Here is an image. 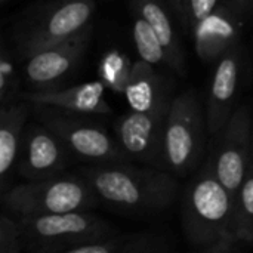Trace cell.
I'll return each instance as SVG.
<instances>
[{"mask_svg": "<svg viewBox=\"0 0 253 253\" xmlns=\"http://www.w3.org/2000/svg\"><path fill=\"white\" fill-rule=\"evenodd\" d=\"M99 203L130 213H157L169 209L178 196V179L169 170L136 166L129 160L96 162L79 172Z\"/></svg>", "mask_w": 253, "mask_h": 253, "instance_id": "obj_1", "label": "cell"}, {"mask_svg": "<svg viewBox=\"0 0 253 253\" xmlns=\"http://www.w3.org/2000/svg\"><path fill=\"white\" fill-rule=\"evenodd\" d=\"M234 215L236 199L215 175L212 162H208L182 199V227L188 243L203 252L233 251L240 242Z\"/></svg>", "mask_w": 253, "mask_h": 253, "instance_id": "obj_2", "label": "cell"}, {"mask_svg": "<svg viewBox=\"0 0 253 253\" xmlns=\"http://www.w3.org/2000/svg\"><path fill=\"white\" fill-rule=\"evenodd\" d=\"M95 0H53L24 16L15 30V50L22 61L27 56L68 40L92 25Z\"/></svg>", "mask_w": 253, "mask_h": 253, "instance_id": "obj_3", "label": "cell"}, {"mask_svg": "<svg viewBox=\"0 0 253 253\" xmlns=\"http://www.w3.org/2000/svg\"><path fill=\"white\" fill-rule=\"evenodd\" d=\"M1 203L15 216H36L87 211L99 200L82 175L61 173L15 187L3 194Z\"/></svg>", "mask_w": 253, "mask_h": 253, "instance_id": "obj_4", "label": "cell"}, {"mask_svg": "<svg viewBox=\"0 0 253 253\" xmlns=\"http://www.w3.org/2000/svg\"><path fill=\"white\" fill-rule=\"evenodd\" d=\"M206 130V113L196 92L173 96L163 130V168L175 176H187L202 157Z\"/></svg>", "mask_w": 253, "mask_h": 253, "instance_id": "obj_5", "label": "cell"}, {"mask_svg": "<svg viewBox=\"0 0 253 253\" xmlns=\"http://www.w3.org/2000/svg\"><path fill=\"white\" fill-rule=\"evenodd\" d=\"M18 219L24 248L33 253H65L74 246L117 233L111 222L86 211L18 216Z\"/></svg>", "mask_w": 253, "mask_h": 253, "instance_id": "obj_6", "label": "cell"}, {"mask_svg": "<svg viewBox=\"0 0 253 253\" xmlns=\"http://www.w3.org/2000/svg\"><path fill=\"white\" fill-rule=\"evenodd\" d=\"M39 120L67 147L71 156L89 162L127 160L122 147L108 132L84 114L67 113L47 107H36Z\"/></svg>", "mask_w": 253, "mask_h": 253, "instance_id": "obj_7", "label": "cell"}, {"mask_svg": "<svg viewBox=\"0 0 253 253\" xmlns=\"http://www.w3.org/2000/svg\"><path fill=\"white\" fill-rule=\"evenodd\" d=\"M252 119L248 105H239L218 138L212 168L234 199L252 166Z\"/></svg>", "mask_w": 253, "mask_h": 253, "instance_id": "obj_8", "label": "cell"}, {"mask_svg": "<svg viewBox=\"0 0 253 253\" xmlns=\"http://www.w3.org/2000/svg\"><path fill=\"white\" fill-rule=\"evenodd\" d=\"M170 102L150 111L130 110L116 122V141L127 160L163 168V130Z\"/></svg>", "mask_w": 253, "mask_h": 253, "instance_id": "obj_9", "label": "cell"}, {"mask_svg": "<svg viewBox=\"0 0 253 253\" xmlns=\"http://www.w3.org/2000/svg\"><path fill=\"white\" fill-rule=\"evenodd\" d=\"M92 34L93 27L89 25L74 37L37 50L22 59L24 77L33 86V90L52 89L59 80L67 77L84 56Z\"/></svg>", "mask_w": 253, "mask_h": 253, "instance_id": "obj_10", "label": "cell"}, {"mask_svg": "<svg viewBox=\"0 0 253 253\" xmlns=\"http://www.w3.org/2000/svg\"><path fill=\"white\" fill-rule=\"evenodd\" d=\"M70 151L43 123L25 129L16 169L25 181H42L65 173Z\"/></svg>", "mask_w": 253, "mask_h": 253, "instance_id": "obj_11", "label": "cell"}, {"mask_svg": "<svg viewBox=\"0 0 253 253\" xmlns=\"http://www.w3.org/2000/svg\"><path fill=\"white\" fill-rule=\"evenodd\" d=\"M240 44L227 50L216 64L208 95V133L218 136L234 113L239 82L242 76Z\"/></svg>", "mask_w": 253, "mask_h": 253, "instance_id": "obj_12", "label": "cell"}, {"mask_svg": "<svg viewBox=\"0 0 253 253\" xmlns=\"http://www.w3.org/2000/svg\"><path fill=\"white\" fill-rule=\"evenodd\" d=\"M105 87L107 86L102 80H95L65 89L52 87L44 90H31L30 93L22 95V98L34 107H47L84 116L108 114L111 108L104 99Z\"/></svg>", "mask_w": 253, "mask_h": 253, "instance_id": "obj_13", "label": "cell"}, {"mask_svg": "<svg viewBox=\"0 0 253 253\" xmlns=\"http://www.w3.org/2000/svg\"><path fill=\"white\" fill-rule=\"evenodd\" d=\"M240 19L225 3L202 19L193 30L197 55L203 61L212 62L237 46L242 33Z\"/></svg>", "mask_w": 253, "mask_h": 253, "instance_id": "obj_14", "label": "cell"}, {"mask_svg": "<svg viewBox=\"0 0 253 253\" xmlns=\"http://www.w3.org/2000/svg\"><path fill=\"white\" fill-rule=\"evenodd\" d=\"M133 13L145 19L156 31L169 58V68L179 76L185 74V55L176 27L173 24L170 10L172 7L165 0H129Z\"/></svg>", "mask_w": 253, "mask_h": 253, "instance_id": "obj_15", "label": "cell"}, {"mask_svg": "<svg viewBox=\"0 0 253 253\" xmlns=\"http://www.w3.org/2000/svg\"><path fill=\"white\" fill-rule=\"evenodd\" d=\"M123 93L130 110L135 111H150L173 99L166 79L154 70L153 64L144 59L132 64L129 82Z\"/></svg>", "mask_w": 253, "mask_h": 253, "instance_id": "obj_16", "label": "cell"}, {"mask_svg": "<svg viewBox=\"0 0 253 253\" xmlns=\"http://www.w3.org/2000/svg\"><path fill=\"white\" fill-rule=\"evenodd\" d=\"M27 116L28 101L24 98L0 107V176L3 181L16 165Z\"/></svg>", "mask_w": 253, "mask_h": 253, "instance_id": "obj_17", "label": "cell"}, {"mask_svg": "<svg viewBox=\"0 0 253 253\" xmlns=\"http://www.w3.org/2000/svg\"><path fill=\"white\" fill-rule=\"evenodd\" d=\"M168 251V240L159 234L116 233L86 245L74 246L65 253H163Z\"/></svg>", "mask_w": 253, "mask_h": 253, "instance_id": "obj_18", "label": "cell"}, {"mask_svg": "<svg viewBox=\"0 0 253 253\" xmlns=\"http://www.w3.org/2000/svg\"><path fill=\"white\" fill-rule=\"evenodd\" d=\"M132 37H133V43L136 46V50L141 59L153 65L169 67L168 52L162 40L159 39L156 31L150 27V24L136 15H135V21L132 27Z\"/></svg>", "mask_w": 253, "mask_h": 253, "instance_id": "obj_19", "label": "cell"}, {"mask_svg": "<svg viewBox=\"0 0 253 253\" xmlns=\"http://www.w3.org/2000/svg\"><path fill=\"white\" fill-rule=\"evenodd\" d=\"M234 230L240 242L253 243V165L237 194Z\"/></svg>", "mask_w": 253, "mask_h": 253, "instance_id": "obj_20", "label": "cell"}, {"mask_svg": "<svg viewBox=\"0 0 253 253\" xmlns=\"http://www.w3.org/2000/svg\"><path fill=\"white\" fill-rule=\"evenodd\" d=\"M130 70L132 64L129 62V59L123 53L116 50L107 53L99 67L102 82L114 92H125V87L129 82Z\"/></svg>", "mask_w": 253, "mask_h": 253, "instance_id": "obj_21", "label": "cell"}, {"mask_svg": "<svg viewBox=\"0 0 253 253\" xmlns=\"http://www.w3.org/2000/svg\"><path fill=\"white\" fill-rule=\"evenodd\" d=\"M19 84L21 76L15 67L12 55L7 49H1L0 55V104L6 107L12 102L19 101Z\"/></svg>", "mask_w": 253, "mask_h": 253, "instance_id": "obj_22", "label": "cell"}, {"mask_svg": "<svg viewBox=\"0 0 253 253\" xmlns=\"http://www.w3.org/2000/svg\"><path fill=\"white\" fill-rule=\"evenodd\" d=\"M22 251L25 248L18 216L3 213L0 216V253H19Z\"/></svg>", "mask_w": 253, "mask_h": 253, "instance_id": "obj_23", "label": "cell"}, {"mask_svg": "<svg viewBox=\"0 0 253 253\" xmlns=\"http://www.w3.org/2000/svg\"><path fill=\"white\" fill-rule=\"evenodd\" d=\"M224 1L225 0H185L181 24L193 33L196 25L216 10Z\"/></svg>", "mask_w": 253, "mask_h": 253, "instance_id": "obj_24", "label": "cell"}, {"mask_svg": "<svg viewBox=\"0 0 253 253\" xmlns=\"http://www.w3.org/2000/svg\"><path fill=\"white\" fill-rule=\"evenodd\" d=\"M224 3L240 18L248 15L253 7V0H225Z\"/></svg>", "mask_w": 253, "mask_h": 253, "instance_id": "obj_25", "label": "cell"}, {"mask_svg": "<svg viewBox=\"0 0 253 253\" xmlns=\"http://www.w3.org/2000/svg\"><path fill=\"white\" fill-rule=\"evenodd\" d=\"M166 1L172 7V10L175 12V15H178V18L181 21L182 12H184V6H185V0H166Z\"/></svg>", "mask_w": 253, "mask_h": 253, "instance_id": "obj_26", "label": "cell"}, {"mask_svg": "<svg viewBox=\"0 0 253 253\" xmlns=\"http://www.w3.org/2000/svg\"><path fill=\"white\" fill-rule=\"evenodd\" d=\"M252 165H253V132H252Z\"/></svg>", "mask_w": 253, "mask_h": 253, "instance_id": "obj_27", "label": "cell"}, {"mask_svg": "<svg viewBox=\"0 0 253 253\" xmlns=\"http://www.w3.org/2000/svg\"><path fill=\"white\" fill-rule=\"evenodd\" d=\"M0 1H1V3H6V1H7V0H0Z\"/></svg>", "mask_w": 253, "mask_h": 253, "instance_id": "obj_28", "label": "cell"}]
</instances>
